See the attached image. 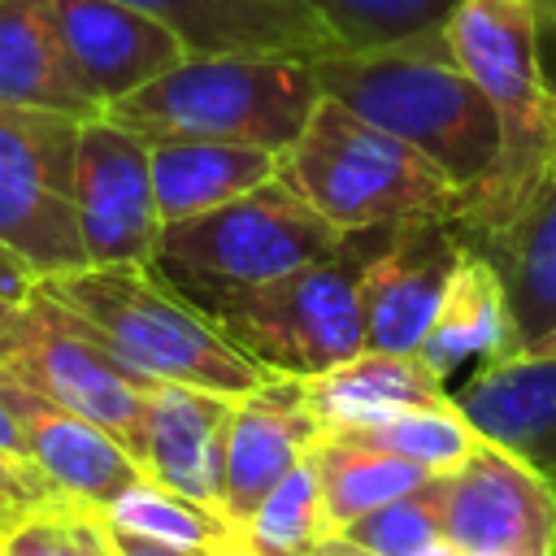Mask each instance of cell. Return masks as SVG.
Here are the masks:
<instances>
[{
	"instance_id": "6da1fadb",
	"label": "cell",
	"mask_w": 556,
	"mask_h": 556,
	"mask_svg": "<svg viewBox=\"0 0 556 556\" xmlns=\"http://www.w3.org/2000/svg\"><path fill=\"white\" fill-rule=\"evenodd\" d=\"M35 291L122 365L226 395H248L274 374L239 352L208 313L182 300L152 265H83L39 278Z\"/></svg>"
},
{
	"instance_id": "7a4b0ae2",
	"label": "cell",
	"mask_w": 556,
	"mask_h": 556,
	"mask_svg": "<svg viewBox=\"0 0 556 556\" xmlns=\"http://www.w3.org/2000/svg\"><path fill=\"white\" fill-rule=\"evenodd\" d=\"M321 96L348 104L378 130L413 143L469 195L486 182L500 156V122L478 83L460 70L447 39L339 52L313 65ZM465 213V208H460Z\"/></svg>"
},
{
	"instance_id": "3957f363",
	"label": "cell",
	"mask_w": 556,
	"mask_h": 556,
	"mask_svg": "<svg viewBox=\"0 0 556 556\" xmlns=\"http://www.w3.org/2000/svg\"><path fill=\"white\" fill-rule=\"evenodd\" d=\"M278 178L343 235L413 217L456 222L465 208V191L430 156L330 96L313 104L300 139L278 156Z\"/></svg>"
},
{
	"instance_id": "277c9868",
	"label": "cell",
	"mask_w": 556,
	"mask_h": 556,
	"mask_svg": "<svg viewBox=\"0 0 556 556\" xmlns=\"http://www.w3.org/2000/svg\"><path fill=\"white\" fill-rule=\"evenodd\" d=\"M321 87L313 65L282 56H182L174 70L109 104L104 117L139 139H222L287 152Z\"/></svg>"
},
{
	"instance_id": "5b68a950",
	"label": "cell",
	"mask_w": 556,
	"mask_h": 556,
	"mask_svg": "<svg viewBox=\"0 0 556 556\" xmlns=\"http://www.w3.org/2000/svg\"><path fill=\"white\" fill-rule=\"evenodd\" d=\"M447 48L460 61V70L478 83L500 122L495 169L456 217L460 239L473 243L513 217L552 148L534 0H456L447 17Z\"/></svg>"
},
{
	"instance_id": "8992f818",
	"label": "cell",
	"mask_w": 556,
	"mask_h": 556,
	"mask_svg": "<svg viewBox=\"0 0 556 556\" xmlns=\"http://www.w3.org/2000/svg\"><path fill=\"white\" fill-rule=\"evenodd\" d=\"M343 243L339 226L282 178H269L248 195L161 226L152 269L200 313H213L252 287L334 256Z\"/></svg>"
},
{
	"instance_id": "52a82bcc",
	"label": "cell",
	"mask_w": 556,
	"mask_h": 556,
	"mask_svg": "<svg viewBox=\"0 0 556 556\" xmlns=\"http://www.w3.org/2000/svg\"><path fill=\"white\" fill-rule=\"evenodd\" d=\"M365 230L348 235L334 256L300 265L265 287H252L208 317L256 365L282 378H313L365 348L361 265Z\"/></svg>"
},
{
	"instance_id": "ba28073f",
	"label": "cell",
	"mask_w": 556,
	"mask_h": 556,
	"mask_svg": "<svg viewBox=\"0 0 556 556\" xmlns=\"http://www.w3.org/2000/svg\"><path fill=\"white\" fill-rule=\"evenodd\" d=\"M83 122L0 104V243L39 278L87 265L74 213V156Z\"/></svg>"
},
{
	"instance_id": "9c48e42d",
	"label": "cell",
	"mask_w": 556,
	"mask_h": 556,
	"mask_svg": "<svg viewBox=\"0 0 556 556\" xmlns=\"http://www.w3.org/2000/svg\"><path fill=\"white\" fill-rule=\"evenodd\" d=\"M0 374L39 391L43 400L104 426L117 434L135 460L143 447V413L156 378L122 365L100 343L78 334L56 304H48L39 291L9 317L0 330Z\"/></svg>"
},
{
	"instance_id": "30bf717a",
	"label": "cell",
	"mask_w": 556,
	"mask_h": 556,
	"mask_svg": "<svg viewBox=\"0 0 556 556\" xmlns=\"http://www.w3.org/2000/svg\"><path fill=\"white\" fill-rule=\"evenodd\" d=\"M443 543L460 556H556V486L517 452L478 434L452 469L434 473Z\"/></svg>"
},
{
	"instance_id": "8fae6325",
	"label": "cell",
	"mask_w": 556,
	"mask_h": 556,
	"mask_svg": "<svg viewBox=\"0 0 556 556\" xmlns=\"http://www.w3.org/2000/svg\"><path fill=\"white\" fill-rule=\"evenodd\" d=\"M74 213L87 265H152L161 213L148 139L109 117L83 122L74 156Z\"/></svg>"
},
{
	"instance_id": "7c38bea8",
	"label": "cell",
	"mask_w": 556,
	"mask_h": 556,
	"mask_svg": "<svg viewBox=\"0 0 556 556\" xmlns=\"http://www.w3.org/2000/svg\"><path fill=\"white\" fill-rule=\"evenodd\" d=\"M460 256L465 239L447 217H413L378 230L361 265L365 348L417 352Z\"/></svg>"
},
{
	"instance_id": "4fadbf2b",
	"label": "cell",
	"mask_w": 556,
	"mask_h": 556,
	"mask_svg": "<svg viewBox=\"0 0 556 556\" xmlns=\"http://www.w3.org/2000/svg\"><path fill=\"white\" fill-rule=\"evenodd\" d=\"M52 35L78 78V87L100 104H117L174 70L187 48L169 26L139 13L126 0H39Z\"/></svg>"
},
{
	"instance_id": "5bb4252c",
	"label": "cell",
	"mask_w": 556,
	"mask_h": 556,
	"mask_svg": "<svg viewBox=\"0 0 556 556\" xmlns=\"http://www.w3.org/2000/svg\"><path fill=\"white\" fill-rule=\"evenodd\" d=\"M178 35L187 56H282L317 65L339 56L308 0H126Z\"/></svg>"
},
{
	"instance_id": "9a60e30c",
	"label": "cell",
	"mask_w": 556,
	"mask_h": 556,
	"mask_svg": "<svg viewBox=\"0 0 556 556\" xmlns=\"http://www.w3.org/2000/svg\"><path fill=\"white\" fill-rule=\"evenodd\" d=\"M317 430L321 426L304 400L300 378L274 374L256 391L239 395L226 426L222 513L243 526L256 513V504L304 460Z\"/></svg>"
},
{
	"instance_id": "2e32d148",
	"label": "cell",
	"mask_w": 556,
	"mask_h": 556,
	"mask_svg": "<svg viewBox=\"0 0 556 556\" xmlns=\"http://www.w3.org/2000/svg\"><path fill=\"white\" fill-rule=\"evenodd\" d=\"M0 391L26 434L30 460L61 486L65 500L104 513L122 491H130L139 478H148L143 465L135 460V452L104 426L43 400L39 391H30L4 374H0Z\"/></svg>"
},
{
	"instance_id": "e0dca14e",
	"label": "cell",
	"mask_w": 556,
	"mask_h": 556,
	"mask_svg": "<svg viewBox=\"0 0 556 556\" xmlns=\"http://www.w3.org/2000/svg\"><path fill=\"white\" fill-rule=\"evenodd\" d=\"M235 400L239 395L208 387L156 382L143 413V473L200 504L222 508V460Z\"/></svg>"
},
{
	"instance_id": "ac0fdd59",
	"label": "cell",
	"mask_w": 556,
	"mask_h": 556,
	"mask_svg": "<svg viewBox=\"0 0 556 556\" xmlns=\"http://www.w3.org/2000/svg\"><path fill=\"white\" fill-rule=\"evenodd\" d=\"M465 248L495 265L526 352L556 330V139L513 217Z\"/></svg>"
},
{
	"instance_id": "d6986e66",
	"label": "cell",
	"mask_w": 556,
	"mask_h": 556,
	"mask_svg": "<svg viewBox=\"0 0 556 556\" xmlns=\"http://www.w3.org/2000/svg\"><path fill=\"white\" fill-rule=\"evenodd\" d=\"M417 356L443 382L469 361H478V369H486V365H504V361L526 356V343H521L517 317L508 308L504 282L482 252L465 248V256L456 261Z\"/></svg>"
},
{
	"instance_id": "ffe728a7",
	"label": "cell",
	"mask_w": 556,
	"mask_h": 556,
	"mask_svg": "<svg viewBox=\"0 0 556 556\" xmlns=\"http://www.w3.org/2000/svg\"><path fill=\"white\" fill-rule=\"evenodd\" d=\"M452 400L478 434L517 452L556 486V356H517L473 369Z\"/></svg>"
},
{
	"instance_id": "44dd1931",
	"label": "cell",
	"mask_w": 556,
	"mask_h": 556,
	"mask_svg": "<svg viewBox=\"0 0 556 556\" xmlns=\"http://www.w3.org/2000/svg\"><path fill=\"white\" fill-rule=\"evenodd\" d=\"M304 400L321 430L378 421L404 408H443L452 404L447 382L421 365L417 352H374L361 348L356 356L300 378Z\"/></svg>"
},
{
	"instance_id": "7402d4cb",
	"label": "cell",
	"mask_w": 556,
	"mask_h": 556,
	"mask_svg": "<svg viewBox=\"0 0 556 556\" xmlns=\"http://www.w3.org/2000/svg\"><path fill=\"white\" fill-rule=\"evenodd\" d=\"M148 165L161 226L217 208L278 178V152L222 139H152Z\"/></svg>"
},
{
	"instance_id": "603a6c76",
	"label": "cell",
	"mask_w": 556,
	"mask_h": 556,
	"mask_svg": "<svg viewBox=\"0 0 556 556\" xmlns=\"http://www.w3.org/2000/svg\"><path fill=\"white\" fill-rule=\"evenodd\" d=\"M0 104L96 122L104 109L78 87L39 0H0Z\"/></svg>"
},
{
	"instance_id": "cb8c5ba5",
	"label": "cell",
	"mask_w": 556,
	"mask_h": 556,
	"mask_svg": "<svg viewBox=\"0 0 556 556\" xmlns=\"http://www.w3.org/2000/svg\"><path fill=\"white\" fill-rule=\"evenodd\" d=\"M308 460L317 469V486H321V504L330 517V530L339 534L348 521L365 517L378 504H391L400 495H413L417 486H426L434 478V469L391 456V452H374L361 443H343L317 430V439L308 443Z\"/></svg>"
},
{
	"instance_id": "d4e9b609",
	"label": "cell",
	"mask_w": 556,
	"mask_h": 556,
	"mask_svg": "<svg viewBox=\"0 0 556 556\" xmlns=\"http://www.w3.org/2000/svg\"><path fill=\"white\" fill-rule=\"evenodd\" d=\"M109 530L122 534H139V539H156L169 547H195V552H226L235 543H243V526L230 521L222 508L200 504L156 478H139L130 491H122L104 513Z\"/></svg>"
},
{
	"instance_id": "484cf974",
	"label": "cell",
	"mask_w": 556,
	"mask_h": 556,
	"mask_svg": "<svg viewBox=\"0 0 556 556\" xmlns=\"http://www.w3.org/2000/svg\"><path fill=\"white\" fill-rule=\"evenodd\" d=\"M343 52H387L447 39L456 0H308Z\"/></svg>"
},
{
	"instance_id": "4316f807",
	"label": "cell",
	"mask_w": 556,
	"mask_h": 556,
	"mask_svg": "<svg viewBox=\"0 0 556 556\" xmlns=\"http://www.w3.org/2000/svg\"><path fill=\"white\" fill-rule=\"evenodd\" d=\"M330 439H343V443H361V447H374V452H391V456H404V460H417L434 473L452 469L456 460H465V452L478 443V430L465 421V413L452 404L443 408H404V413H391V417H378V421H361V426H334V430H321Z\"/></svg>"
},
{
	"instance_id": "83f0119b",
	"label": "cell",
	"mask_w": 556,
	"mask_h": 556,
	"mask_svg": "<svg viewBox=\"0 0 556 556\" xmlns=\"http://www.w3.org/2000/svg\"><path fill=\"white\" fill-rule=\"evenodd\" d=\"M330 517L321 504L317 469L304 452V460L256 504V513L243 521V543L256 556H313L321 539H330Z\"/></svg>"
},
{
	"instance_id": "f1b7e54d",
	"label": "cell",
	"mask_w": 556,
	"mask_h": 556,
	"mask_svg": "<svg viewBox=\"0 0 556 556\" xmlns=\"http://www.w3.org/2000/svg\"><path fill=\"white\" fill-rule=\"evenodd\" d=\"M339 534L361 543V547H374L382 556H426L434 543H443L434 478L426 486H417L413 495H400L391 504L369 508L365 517L348 521Z\"/></svg>"
},
{
	"instance_id": "f546056e",
	"label": "cell",
	"mask_w": 556,
	"mask_h": 556,
	"mask_svg": "<svg viewBox=\"0 0 556 556\" xmlns=\"http://www.w3.org/2000/svg\"><path fill=\"white\" fill-rule=\"evenodd\" d=\"M0 556H109V526L83 504L43 508L0 534Z\"/></svg>"
},
{
	"instance_id": "4dcf8cb0",
	"label": "cell",
	"mask_w": 556,
	"mask_h": 556,
	"mask_svg": "<svg viewBox=\"0 0 556 556\" xmlns=\"http://www.w3.org/2000/svg\"><path fill=\"white\" fill-rule=\"evenodd\" d=\"M61 504H74V500H65L61 486L35 460H17V456L0 452V534L9 526H17L22 517L61 508Z\"/></svg>"
},
{
	"instance_id": "1f68e13d",
	"label": "cell",
	"mask_w": 556,
	"mask_h": 556,
	"mask_svg": "<svg viewBox=\"0 0 556 556\" xmlns=\"http://www.w3.org/2000/svg\"><path fill=\"white\" fill-rule=\"evenodd\" d=\"M534 35H539V74H543V96H547V122L556 139V0L534 4Z\"/></svg>"
},
{
	"instance_id": "d6a6232c",
	"label": "cell",
	"mask_w": 556,
	"mask_h": 556,
	"mask_svg": "<svg viewBox=\"0 0 556 556\" xmlns=\"http://www.w3.org/2000/svg\"><path fill=\"white\" fill-rule=\"evenodd\" d=\"M35 282H39V274H35L17 252H9V248L0 243V300L26 304L30 291H35Z\"/></svg>"
},
{
	"instance_id": "836d02e7",
	"label": "cell",
	"mask_w": 556,
	"mask_h": 556,
	"mask_svg": "<svg viewBox=\"0 0 556 556\" xmlns=\"http://www.w3.org/2000/svg\"><path fill=\"white\" fill-rule=\"evenodd\" d=\"M109 543L117 556H217V552H195V547H169V543H156V539H139V534H122V530H109Z\"/></svg>"
},
{
	"instance_id": "e575fe53",
	"label": "cell",
	"mask_w": 556,
	"mask_h": 556,
	"mask_svg": "<svg viewBox=\"0 0 556 556\" xmlns=\"http://www.w3.org/2000/svg\"><path fill=\"white\" fill-rule=\"evenodd\" d=\"M0 452H9V456H17V460H30L26 434H22V426H17V417H13L9 400H4V391H0Z\"/></svg>"
},
{
	"instance_id": "d590c367",
	"label": "cell",
	"mask_w": 556,
	"mask_h": 556,
	"mask_svg": "<svg viewBox=\"0 0 556 556\" xmlns=\"http://www.w3.org/2000/svg\"><path fill=\"white\" fill-rule=\"evenodd\" d=\"M313 556H382V552L361 547V543H352V539H343V534H330V539H321V543L313 547Z\"/></svg>"
},
{
	"instance_id": "8d00e7d4",
	"label": "cell",
	"mask_w": 556,
	"mask_h": 556,
	"mask_svg": "<svg viewBox=\"0 0 556 556\" xmlns=\"http://www.w3.org/2000/svg\"><path fill=\"white\" fill-rule=\"evenodd\" d=\"M526 356H556V330H547V334H543Z\"/></svg>"
},
{
	"instance_id": "74e56055",
	"label": "cell",
	"mask_w": 556,
	"mask_h": 556,
	"mask_svg": "<svg viewBox=\"0 0 556 556\" xmlns=\"http://www.w3.org/2000/svg\"><path fill=\"white\" fill-rule=\"evenodd\" d=\"M17 308H22V304H9V300H0V330H4V326H9V317H13V313H17Z\"/></svg>"
},
{
	"instance_id": "f35d334b",
	"label": "cell",
	"mask_w": 556,
	"mask_h": 556,
	"mask_svg": "<svg viewBox=\"0 0 556 556\" xmlns=\"http://www.w3.org/2000/svg\"><path fill=\"white\" fill-rule=\"evenodd\" d=\"M478 556H500V552H478Z\"/></svg>"
},
{
	"instance_id": "ab89813d",
	"label": "cell",
	"mask_w": 556,
	"mask_h": 556,
	"mask_svg": "<svg viewBox=\"0 0 556 556\" xmlns=\"http://www.w3.org/2000/svg\"><path fill=\"white\" fill-rule=\"evenodd\" d=\"M109 556H117V552H113V543H109Z\"/></svg>"
},
{
	"instance_id": "60d3db41",
	"label": "cell",
	"mask_w": 556,
	"mask_h": 556,
	"mask_svg": "<svg viewBox=\"0 0 556 556\" xmlns=\"http://www.w3.org/2000/svg\"><path fill=\"white\" fill-rule=\"evenodd\" d=\"M534 4H552V0H534Z\"/></svg>"
}]
</instances>
